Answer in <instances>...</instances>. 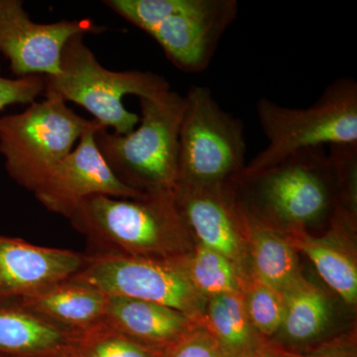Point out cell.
I'll list each match as a JSON object with an SVG mask.
<instances>
[{
  "mask_svg": "<svg viewBox=\"0 0 357 357\" xmlns=\"http://www.w3.org/2000/svg\"><path fill=\"white\" fill-rule=\"evenodd\" d=\"M245 152L243 122L220 107L210 89L192 86L178 130L176 185L227 184L245 168Z\"/></svg>",
  "mask_w": 357,
  "mask_h": 357,
  "instance_id": "52a82bcc",
  "label": "cell"
},
{
  "mask_svg": "<svg viewBox=\"0 0 357 357\" xmlns=\"http://www.w3.org/2000/svg\"><path fill=\"white\" fill-rule=\"evenodd\" d=\"M176 206L194 243L217 251L248 272L238 206L227 184L176 185Z\"/></svg>",
  "mask_w": 357,
  "mask_h": 357,
  "instance_id": "7c38bea8",
  "label": "cell"
},
{
  "mask_svg": "<svg viewBox=\"0 0 357 357\" xmlns=\"http://www.w3.org/2000/svg\"><path fill=\"white\" fill-rule=\"evenodd\" d=\"M164 354L165 349L139 344L103 324L83 333L70 357H164Z\"/></svg>",
  "mask_w": 357,
  "mask_h": 357,
  "instance_id": "603a6c76",
  "label": "cell"
},
{
  "mask_svg": "<svg viewBox=\"0 0 357 357\" xmlns=\"http://www.w3.org/2000/svg\"><path fill=\"white\" fill-rule=\"evenodd\" d=\"M192 286L204 299L243 292L246 273L217 251L195 243L189 255L182 258Z\"/></svg>",
  "mask_w": 357,
  "mask_h": 357,
  "instance_id": "44dd1931",
  "label": "cell"
},
{
  "mask_svg": "<svg viewBox=\"0 0 357 357\" xmlns=\"http://www.w3.org/2000/svg\"><path fill=\"white\" fill-rule=\"evenodd\" d=\"M100 29L91 20L39 24L20 0H0V53L17 77L58 76L66 44L77 35Z\"/></svg>",
  "mask_w": 357,
  "mask_h": 357,
  "instance_id": "9c48e42d",
  "label": "cell"
},
{
  "mask_svg": "<svg viewBox=\"0 0 357 357\" xmlns=\"http://www.w3.org/2000/svg\"><path fill=\"white\" fill-rule=\"evenodd\" d=\"M164 357H225L220 345L203 321L176 344L165 349Z\"/></svg>",
  "mask_w": 357,
  "mask_h": 357,
  "instance_id": "d4e9b609",
  "label": "cell"
},
{
  "mask_svg": "<svg viewBox=\"0 0 357 357\" xmlns=\"http://www.w3.org/2000/svg\"><path fill=\"white\" fill-rule=\"evenodd\" d=\"M282 295L285 314L277 335L286 344H310L326 332L332 318V306L321 288L301 275Z\"/></svg>",
  "mask_w": 357,
  "mask_h": 357,
  "instance_id": "ffe728a7",
  "label": "cell"
},
{
  "mask_svg": "<svg viewBox=\"0 0 357 357\" xmlns=\"http://www.w3.org/2000/svg\"><path fill=\"white\" fill-rule=\"evenodd\" d=\"M271 347L279 357H356L354 349L352 347L349 349L347 345H333V347L318 349L310 354H297V352L282 349L281 347H274L273 345H271Z\"/></svg>",
  "mask_w": 357,
  "mask_h": 357,
  "instance_id": "4316f807",
  "label": "cell"
},
{
  "mask_svg": "<svg viewBox=\"0 0 357 357\" xmlns=\"http://www.w3.org/2000/svg\"><path fill=\"white\" fill-rule=\"evenodd\" d=\"M45 96L24 112L0 117V153L7 173L32 192L98 122L77 115L60 96L52 91Z\"/></svg>",
  "mask_w": 357,
  "mask_h": 357,
  "instance_id": "8992f818",
  "label": "cell"
},
{
  "mask_svg": "<svg viewBox=\"0 0 357 357\" xmlns=\"http://www.w3.org/2000/svg\"><path fill=\"white\" fill-rule=\"evenodd\" d=\"M67 218L100 248L98 253L176 260L195 246L173 191L146 192L138 199L89 197Z\"/></svg>",
  "mask_w": 357,
  "mask_h": 357,
  "instance_id": "6da1fadb",
  "label": "cell"
},
{
  "mask_svg": "<svg viewBox=\"0 0 357 357\" xmlns=\"http://www.w3.org/2000/svg\"><path fill=\"white\" fill-rule=\"evenodd\" d=\"M83 333L16 307H0V356L70 357Z\"/></svg>",
  "mask_w": 357,
  "mask_h": 357,
  "instance_id": "2e32d148",
  "label": "cell"
},
{
  "mask_svg": "<svg viewBox=\"0 0 357 357\" xmlns=\"http://www.w3.org/2000/svg\"><path fill=\"white\" fill-rule=\"evenodd\" d=\"M328 154L337 188L335 215L354 222L356 215L357 143L331 145Z\"/></svg>",
  "mask_w": 357,
  "mask_h": 357,
  "instance_id": "cb8c5ba5",
  "label": "cell"
},
{
  "mask_svg": "<svg viewBox=\"0 0 357 357\" xmlns=\"http://www.w3.org/2000/svg\"><path fill=\"white\" fill-rule=\"evenodd\" d=\"M335 231L317 237L306 229L283 230L296 250L309 258L321 278L345 304L354 307L357 302V266L356 260L338 243L337 223L333 220Z\"/></svg>",
  "mask_w": 357,
  "mask_h": 357,
  "instance_id": "ac0fdd59",
  "label": "cell"
},
{
  "mask_svg": "<svg viewBox=\"0 0 357 357\" xmlns=\"http://www.w3.org/2000/svg\"><path fill=\"white\" fill-rule=\"evenodd\" d=\"M107 296L70 280L20 300L13 306L70 332L84 333L105 324Z\"/></svg>",
  "mask_w": 357,
  "mask_h": 357,
  "instance_id": "9a60e30c",
  "label": "cell"
},
{
  "mask_svg": "<svg viewBox=\"0 0 357 357\" xmlns=\"http://www.w3.org/2000/svg\"><path fill=\"white\" fill-rule=\"evenodd\" d=\"M229 184L244 210L281 230H307L337 213L335 175L325 147L301 150Z\"/></svg>",
  "mask_w": 357,
  "mask_h": 357,
  "instance_id": "7a4b0ae2",
  "label": "cell"
},
{
  "mask_svg": "<svg viewBox=\"0 0 357 357\" xmlns=\"http://www.w3.org/2000/svg\"><path fill=\"white\" fill-rule=\"evenodd\" d=\"M70 280L107 296L156 303L203 319L206 300L192 286L182 258L160 260L96 253L86 256L84 266Z\"/></svg>",
  "mask_w": 357,
  "mask_h": 357,
  "instance_id": "ba28073f",
  "label": "cell"
},
{
  "mask_svg": "<svg viewBox=\"0 0 357 357\" xmlns=\"http://www.w3.org/2000/svg\"><path fill=\"white\" fill-rule=\"evenodd\" d=\"M236 204L250 271L264 283L283 292L302 275L298 251L283 230L255 218Z\"/></svg>",
  "mask_w": 357,
  "mask_h": 357,
  "instance_id": "e0dca14e",
  "label": "cell"
},
{
  "mask_svg": "<svg viewBox=\"0 0 357 357\" xmlns=\"http://www.w3.org/2000/svg\"><path fill=\"white\" fill-rule=\"evenodd\" d=\"M203 323L225 357H253L269 345L251 325L241 293L206 300Z\"/></svg>",
  "mask_w": 357,
  "mask_h": 357,
  "instance_id": "d6986e66",
  "label": "cell"
},
{
  "mask_svg": "<svg viewBox=\"0 0 357 357\" xmlns=\"http://www.w3.org/2000/svg\"><path fill=\"white\" fill-rule=\"evenodd\" d=\"M103 128L96 122L88 129L77 146L33 192L45 208L67 218L79 202L89 197L138 199L146 194L121 182L103 158L95 140L96 131Z\"/></svg>",
  "mask_w": 357,
  "mask_h": 357,
  "instance_id": "30bf717a",
  "label": "cell"
},
{
  "mask_svg": "<svg viewBox=\"0 0 357 357\" xmlns=\"http://www.w3.org/2000/svg\"><path fill=\"white\" fill-rule=\"evenodd\" d=\"M84 36L77 35L66 44L60 74L45 77V91L81 105L93 115V121L114 129V133L132 132L140 116L126 109L124 96H136L139 100L157 98L171 91L170 84L153 73L107 70L84 44Z\"/></svg>",
  "mask_w": 357,
  "mask_h": 357,
  "instance_id": "5b68a950",
  "label": "cell"
},
{
  "mask_svg": "<svg viewBox=\"0 0 357 357\" xmlns=\"http://www.w3.org/2000/svg\"><path fill=\"white\" fill-rule=\"evenodd\" d=\"M202 321L156 303L107 296L105 325L155 349H168Z\"/></svg>",
  "mask_w": 357,
  "mask_h": 357,
  "instance_id": "5bb4252c",
  "label": "cell"
},
{
  "mask_svg": "<svg viewBox=\"0 0 357 357\" xmlns=\"http://www.w3.org/2000/svg\"><path fill=\"white\" fill-rule=\"evenodd\" d=\"M256 112L269 144L239 175L265 170L301 150L357 143V83L352 77L328 84L307 109H291L260 98Z\"/></svg>",
  "mask_w": 357,
  "mask_h": 357,
  "instance_id": "277c9868",
  "label": "cell"
},
{
  "mask_svg": "<svg viewBox=\"0 0 357 357\" xmlns=\"http://www.w3.org/2000/svg\"><path fill=\"white\" fill-rule=\"evenodd\" d=\"M0 357H6V356H0Z\"/></svg>",
  "mask_w": 357,
  "mask_h": 357,
  "instance_id": "f1b7e54d",
  "label": "cell"
},
{
  "mask_svg": "<svg viewBox=\"0 0 357 357\" xmlns=\"http://www.w3.org/2000/svg\"><path fill=\"white\" fill-rule=\"evenodd\" d=\"M46 89L45 77L8 79L0 75V112L11 105H30Z\"/></svg>",
  "mask_w": 357,
  "mask_h": 357,
  "instance_id": "484cf974",
  "label": "cell"
},
{
  "mask_svg": "<svg viewBox=\"0 0 357 357\" xmlns=\"http://www.w3.org/2000/svg\"><path fill=\"white\" fill-rule=\"evenodd\" d=\"M253 357H279L275 354L273 349H272L271 345H268L266 349L264 351L260 352L259 354Z\"/></svg>",
  "mask_w": 357,
  "mask_h": 357,
  "instance_id": "83f0119b",
  "label": "cell"
},
{
  "mask_svg": "<svg viewBox=\"0 0 357 357\" xmlns=\"http://www.w3.org/2000/svg\"><path fill=\"white\" fill-rule=\"evenodd\" d=\"M236 0H190L148 33L177 69L204 72L217 50L223 33L236 20Z\"/></svg>",
  "mask_w": 357,
  "mask_h": 357,
  "instance_id": "8fae6325",
  "label": "cell"
},
{
  "mask_svg": "<svg viewBox=\"0 0 357 357\" xmlns=\"http://www.w3.org/2000/svg\"><path fill=\"white\" fill-rule=\"evenodd\" d=\"M86 260L82 253L0 236V307L70 280Z\"/></svg>",
  "mask_w": 357,
  "mask_h": 357,
  "instance_id": "4fadbf2b",
  "label": "cell"
},
{
  "mask_svg": "<svg viewBox=\"0 0 357 357\" xmlns=\"http://www.w3.org/2000/svg\"><path fill=\"white\" fill-rule=\"evenodd\" d=\"M184 107L185 96L171 89L157 98H140L139 126L132 132L96 131V146L121 182L142 192L173 191Z\"/></svg>",
  "mask_w": 357,
  "mask_h": 357,
  "instance_id": "3957f363",
  "label": "cell"
},
{
  "mask_svg": "<svg viewBox=\"0 0 357 357\" xmlns=\"http://www.w3.org/2000/svg\"><path fill=\"white\" fill-rule=\"evenodd\" d=\"M241 295L246 314L256 332L264 340L278 335L285 314L282 293L248 270Z\"/></svg>",
  "mask_w": 357,
  "mask_h": 357,
  "instance_id": "7402d4cb",
  "label": "cell"
}]
</instances>
